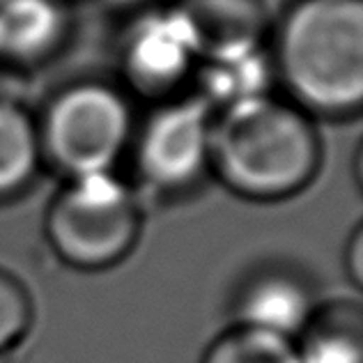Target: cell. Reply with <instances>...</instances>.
Segmentation results:
<instances>
[{"label":"cell","instance_id":"obj_1","mask_svg":"<svg viewBox=\"0 0 363 363\" xmlns=\"http://www.w3.org/2000/svg\"><path fill=\"white\" fill-rule=\"evenodd\" d=\"M322 166L315 118L272 92L214 113L212 173L235 196L276 203L297 196Z\"/></svg>","mask_w":363,"mask_h":363},{"label":"cell","instance_id":"obj_2","mask_svg":"<svg viewBox=\"0 0 363 363\" xmlns=\"http://www.w3.org/2000/svg\"><path fill=\"white\" fill-rule=\"evenodd\" d=\"M274 76L308 116L347 118L363 104V3L294 0L272 28Z\"/></svg>","mask_w":363,"mask_h":363},{"label":"cell","instance_id":"obj_3","mask_svg":"<svg viewBox=\"0 0 363 363\" xmlns=\"http://www.w3.org/2000/svg\"><path fill=\"white\" fill-rule=\"evenodd\" d=\"M44 164L67 179L116 173L129 155L133 108L122 85L83 79L65 85L46 104L40 118Z\"/></svg>","mask_w":363,"mask_h":363},{"label":"cell","instance_id":"obj_4","mask_svg":"<svg viewBox=\"0 0 363 363\" xmlns=\"http://www.w3.org/2000/svg\"><path fill=\"white\" fill-rule=\"evenodd\" d=\"M140 228L136 189L116 173L67 179L44 218L53 253L81 272H104L122 262L136 246Z\"/></svg>","mask_w":363,"mask_h":363},{"label":"cell","instance_id":"obj_5","mask_svg":"<svg viewBox=\"0 0 363 363\" xmlns=\"http://www.w3.org/2000/svg\"><path fill=\"white\" fill-rule=\"evenodd\" d=\"M214 108L196 92L157 101L131 140V161L143 186L179 196L212 173Z\"/></svg>","mask_w":363,"mask_h":363},{"label":"cell","instance_id":"obj_6","mask_svg":"<svg viewBox=\"0 0 363 363\" xmlns=\"http://www.w3.org/2000/svg\"><path fill=\"white\" fill-rule=\"evenodd\" d=\"M200 51L179 5H150L133 14L120 49L122 88L164 101L198 74Z\"/></svg>","mask_w":363,"mask_h":363},{"label":"cell","instance_id":"obj_7","mask_svg":"<svg viewBox=\"0 0 363 363\" xmlns=\"http://www.w3.org/2000/svg\"><path fill=\"white\" fill-rule=\"evenodd\" d=\"M177 5L196 37L200 65L262 53L272 37L262 0H179Z\"/></svg>","mask_w":363,"mask_h":363},{"label":"cell","instance_id":"obj_8","mask_svg":"<svg viewBox=\"0 0 363 363\" xmlns=\"http://www.w3.org/2000/svg\"><path fill=\"white\" fill-rule=\"evenodd\" d=\"M318 306L311 283L299 272L290 267H264L240 285L233 315L235 324L297 340Z\"/></svg>","mask_w":363,"mask_h":363},{"label":"cell","instance_id":"obj_9","mask_svg":"<svg viewBox=\"0 0 363 363\" xmlns=\"http://www.w3.org/2000/svg\"><path fill=\"white\" fill-rule=\"evenodd\" d=\"M69 33L62 0H0V65L35 67Z\"/></svg>","mask_w":363,"mask_h":363},{"label":"cell","instance_id":"obj_10","mask_svg":"<svg viewBox=\"0 0 363 363\" xmlns=\"http://www.w3.org/2000/svg\"><path fill=\"white\" fill-rule=\"evenodd\" d=\"M42 166L37 118L21 101L0 97V203L26 194Z\"/></svg>","mask_w":363,"mask_h":363},{"label":"cell","instance_id":"obj_11","mask_svg":"<svg viewBox=\"0 0 363 363\" xmlns=\"http://www.w3.org/2000/svg\"><path fill=\"white\" fill-rule=\"evenodd\" d=\"M301 363H361V308L357 301L318 306L297 336Z\"/></svg>","mask_w":363,"mask_h":363},{"label":"cell","instance_id":"obj_12","mask_svg":"<svg viewBox=\"0 0 363 363\" xmlns=\"http://www.w3.org/2000/svg\"><path fill=\"white\" fill-rule=\"evenodd\" d=\"M200 363H301V359L292 338L233 324L207 347Z\"/></svg>","mask_w":363,"mask_h":363},{"label":"cell","instance_id":"obj_13","mask_svg":"<svg viewBox=\"0 0 363 363\" xmlns=\"http://www.w3.org/2000/svg\"><path fill=\"white\" fill-rule=\"evenodd\" d=\"M33 301L16 276L0 269V354L14 350L33 327Z\"/></svg>","mask_w":363,"mask_h":363},{"label":"cell","instance_id":"obj_14","mask_svg":"<svg viewBox=\"0 0 363 363\" xmlns=\"http://www.w3.org/2000/svg\"><path fill=\"white\" fill-rule=\"evenodd\" d=\"M345 272L354 288H361L363 283V230L354 228L345 244Z\"/></svg>","mask_w":363,"mask_h":363}]
</instances>
